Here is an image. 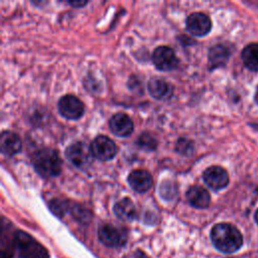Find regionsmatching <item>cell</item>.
Masks as SVG:
<instances>
[{
  "label": "cell",
  "instance_id": "1",
  "mask_svg": "<svg viewBox=\"0 0 258 258\" xmlns=\"http://www.w3.org/2000/svg\"><path fill=\"white\" fill-rule=\"evenodd\" d=\"M211 240L219 251L227 254L238 251L243 244L240 231L228 223L215 225L211 231Z\"/></svg>",
  "mask_w": 258,
  "mask_h": 258
},
{
  "label": "cell",
  "instance_id": "2",
  "mask_svg": "<svg viewBox=\"0 0 258 258\" xmlns=\"http://www.w3.org/2000/svg\"><path fill=\"white\" fill-rule=\"evenodd\" d=\"M33 166L42 177H55L61 171V159L54 149L42 148L34 154Z\"/></svg>",
  "mask_w": 258,
  "mask_h": 258
},
{
  "label": "cell",
  "instance_id": "3",
  "mask_svg": "<svg viewBox=\"0 0 258 258\" xmlns=\"http://www.w3.org/2000/svg\"><path fill=\"white\" fill-rule=\"evenodd\" d=\"M13 246L18 258H49L46 249L25 232L17 231L14 234Z\"/></svg>",
  "mask_w": 258,
  "mask_h": 258
},
{
  "label": "cell",
  "instance_id": "4",
  "mask_svg": "<svg viewBox=\"0 0 258 258\" xmlns=\"http://www.w3.org/2000/svg\"><path fill=\"white\" fill-rule=\"evenodd\" d=\"M153 64L159 71L169 72L177 68L178 59L174 50L166 45L157 46L151 55Z\"/></svg>",
  "mask_w": 258,
  "mask_h": 258
},
{
  "label": "cell",
  "instance_id": "5",
  "mask_svg": "<svg viewBox=\"0 0 258 258\" xmlns=\"http://www.w3.org/2000/svg\"><path fill=\"white\" fill-rule=\"evenodd\" d=\"M90 151L92 156L98 160L108 161L116 155L117 147L112 139L105 135H99L92 141Z\"/></svg>",
  "mask_w": 258,
  "mask_h": 258
},
{
  "label": "cell",
  "instance_id": "6",
  "mask_svg": "<svg viewBox=\"0 0 258 258\" xmlns=\"http://www.w3.org/2000/svg\"><path fill=\"white\" fill-rule=\"evenodd\" d=\"M100 241L108 247H120L127 241V233L125 230L110 224L102 225L98 230Z\"/></svg>",
  "mask_w": 258,
  "mask_h": 258
},
{
  "label": "cell",
  "instance_id": "7",
  "mask_svg": "<svg viewBox=\"0 0 258 258\" xmlns=\"http://www.w3.org/2000/svg\"><path fill=\"white\" fill-rule=\"evenodd\" d=\"M90 147L82 142H75L69 145L66 149L67 159L78 168H86L91 162Z\"/></svg>",
  "mask_w": 258,
  "mask_h": 258
},
{
  "label": "cell",
  "instance_id": "8",
  "mask_svg": "<svg viewBox=\"0 0 258 258\" xmlns=\"http://www.w3.org/2000/svg\"><path fill=\"white\" fill-rule=\"evenodd\" d=\"M57 108L60 115L70 120H77L81 118L85 111L83 102L73 95L62 96L58 101Z\"/></svg>",
  "mask_w": 258,
  "mask_h": 258
},
{
  "label": "cell",
  "instance_id": "9",
  "mask_svg": "<svg viewBox=\"0 0 258 258\" xmlns=\"http://www.w3.org/2000/svg\"><path fill=\"white\" fill-rule=\"evenodd\" d=\"M203 178L205 183L214 190H220L229 183L228 172L218 165L208 167L203 173Z\"/></svg>",
  "mask_w": 258,
  "mask_h": 258
},
{
  "label": "cell",
  "instance_id": "10",
  "mask_svg": "<svg viewBox=\"0 0 258 258\" xmlns=\"http://www.w3.org/2000/svg\"><path fill=\"white\" fill-rule=\"evenodd\" d=\"M186 29L196 36H204L208 34L212 28V21L208 15L202 12H195L186 18Z\"/></svg>",
  "mask_w": 258,
  "mask_h": 258
},
{
  "label": "cell",
  "instance_id": "11",
  "mask_svg": "<svg viewBox=\"0 0 258 258\" xmlns=\"http://www.w3.org/2000/svg\"><path fill=\"white\" fill-rule=\"evenodd\" d=\"M111 131L119 137H127L131 135L134 129L132 120L124 113H117L112 116L109 122Z\"/></svg>",
  "mask_w": 258,
  "mask_h": 258
},
{
  "label": "cell",
  "instance_id": "12",
  "mask_svg": "<svg viewBox=\"0 0 258 258\" xmlns=\"http://www.w3.org/2000/svg\"><path fill=\"white\" fill-rule=\"evenodd\" d=\"M128 182L135 191L142 194L152 186L153 178L147 170L135 169L129 173Z\"/></svg>",
  "mask_w": 258,
  "mask_h": 258
},
{
  "label": "cell",
  "instance_id": "13",
  "mask_svg": "<svg viewBox=\"0 0 258 258\" xmlns=\"http://www.w3.org/2000/svg\"><path fill=\"white\" fill-rule=\"evenodd\" d=\"M21 147H22L21 139L16 133L8 130H5L1 133L0 148H1V152L4 155L13 156L21 150Z\"/></svg>",
  "mask_w": 258,
  "mask_h": 258
},
{
  "label": "cell",
  "instance_id": "14",
  "mask_svg": "<svg viewBox=\"0 0 258 258\" xmlns=\"http://www.w3.org/2000/svg\"><path fill=\"white\" fill-rule=\"evenodd\" d=\"M149 94L158 100H165L171 97L173 93V87L170 83L163 79L154 78L151 79L147 84Z\"/></svg>",
  "mask_w": 258,
  "mask_h": 258
},
{
  "label": "cell",
  "instance_id": "15",
  "mask_svg": "<svg viewBox=\"0 0 258 258\" xmlns=\"http://www.w3.org/2000/svg\"><path fill=\"white\" fill-rule=\"evenodd\" d=\"M186 199L188 203L197 209H206L211 202V197L208 190L200 185L190 186L186 191Z\"/></svg>",
  "mask_w": 258,
  "mask_h": 258
},
{
  "label": "cell",
  "instance_id": "16",
  "mask_svg": "<svg viewBox=\"0 0 258 258\" xmlns=\"http://www.w3.org/2000/svg\"><path fill=\"white\" fill-rule=\"evenodd\" d=\"M113 211L118 219L125 221V222L132 221L136 218L135 205L128 198H124V199L120 200L119 202H117L114 205Z\"/></svg>",
  "mask_w": 258,
  "mask_h": 258
},
{
  "label": "cell",
  "instance_id": "17",
  "mask_svg": "<svg viewBox=\"0 0 258 258\" xmlns=\"http://www.w3.org/2000/svg\"><path fill=\"white\" fill-rule=\"evenodd\" d=\"M209 62L212 68L225 66L230 57V49L224 44H216L209 49Z\"/></svg>",
  "mask_w": 258,
  "mask_h": 258
},
{
  "label": "cell",
  "instance_id": "18",
  "mask_svg": "<svg viewBox=\"0 0 258 258\" xmlns=\"http://www.w3.org/2000/svg\"><path fill=\"white\" fill-rule=\"evenodd\" d=\"M242 60L251 71L258 72V43H250L242 51Z\"/></svg>",
  "mask_w": 258,
  "mask_h": 258
},
{
  "label": "cell",
  "instance_id": "19",
  "mask_svg": "<svg viewBox=\"0 0 258 258\" xmlns=\"http://www.w3.org/2000/svg\"><path fill=\"white\" fill-rule=\"evenodd\" d=\"M69 211L71 212L72 216H74V218L81 223H88L91 219L90 212L80 205H70Z\"/></svg>",
  "mask_w": 258,
  "mask_h": 258
},
{
  "label": "cell",
  "instance_id": "20",
  "mask_svg": "<svg viewBox=\"0 0 258 258\" xmlns=\"http://www.w3.org/2000/svg\"><path fill=\"white\" fill-rule=\"evenodd\" d=\"M49 209L55 216L61 218L66 214V212H68L70 210V204L68 202H64V201H61L58 199H54V200L50 201Z\"/></svg>",
  "mask_w": 258,
  "mask_h": 258
},
{
  "label": "cell",
  "instance_id": "21",
  "mask_svg": "<svg viewBox=\"0 0 258 258\" xmlns=\"http://www.w3.org/2000/svg\"><path fill=\"white\" fill-rule=\"evenodd\" d=\"M137 144L139 147L146 150H153L157 146L156 139L149 133H143L139 136Z\"/></svg>",
  "mask_w": 258,
  "mask_h": 258
},
{
  "label": "cell",
  "instance_id": "22",
  "mask_svg": "<svg viewBox=\"0 0 258 258\" xmlns=\"http://www.w3.org/2000/svg\"><path fill=\"white\" fill-rule=\"evenodd\" d=\"M175 150L182 155H190L194 151V144L186 138H179L176 141Z\"/></svg>",
  "mask_w": 258,
  "mask_h": 258
},
{
  "label": "cell",
  "instance_id": "23",
  "mask_svg": "<svg viewBox=\"0 0 258 258\" xmlns=\"http://www.w3.org/2000/svg\"><path fill=\"white\" fill-rule=\"evenodd\" d=\"M87 3H88L87 1H84V2H82V1H68V4H70L71 6H73L75 8H81V7L85 6Z\"/></svg>",
  "mask_w": 258,
  "mask_h": 258
},
{
  "label": "cell",
  "instance_id": "24",
  "mask_svg": "<svg viewBox=\"0 0 258 258\" xmlns=\"http://www.w3.org/2000/svg\"><path fill=\"white\" fill-rule=\"evenodd\" d=\"M132 258H148V257H147V255H146L144 252H142V251H140V250H137V251H135V253L133 254Z\"/></svg>",
  "mask_w": 258,
  "mask_h": 258
},
{
  "label": "cell",
  "instance_id": "25",
  "mask_svg": "<svg viewBox=\"0 0 258 258\" xmlns=\"http://www.w3.org/2000/svg\"><path fill=\"white\" fill-rule=\"evenodd\" d=\"M1 258H12V253L10 251H5V250H2L1 251Z\"/></svg>",
  "mask_w": 258,
  "mask_h": 258
},
{
  "label": "cell",
  "instance_id": "26",
  "mask_svg": "<svg viewBox=\"0 0 258 258\" xmlns=\"http://www.w3.org/2000/svg\"><path fill=\"white\" fill-rule=\"evenodd\" d=\"M254 218H255V221H256V223L258 224V209H257V211L255 212V215H254Z\"/></svg>",
  "mask_w": 258,
  "mask_h": 258
},
{
  "label": "cell",
  "instance_id": "27",
  "mask_svg": "<svg viewBox=\"0 0 258 258\" xmlns=\"http://www.w3.org/2000/svg\"><path fill=\"white\" fill-rule=\"evenodd\" d=\"M255 101H256V102H257V104H258V89H257L256 94H255Z\"/></svg>",
  "mask_w": 258,
  "mask_h": 258
}]
</instances>
